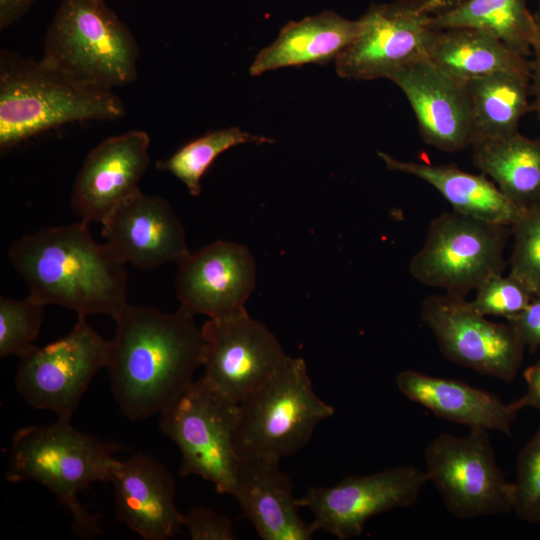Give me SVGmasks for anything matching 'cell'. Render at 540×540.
<instances>
[{"instance_id": "obj_24", "label": "cell", "mask_w": 540, "mask_h": 540, "mask_svg": "<svg viewBox=\"0 0 540 540\" xmlns=\"http://www.w3.org/2000/svg\"><path fill=\"white\" fill-rule=\"evenodd\" d=\"M427 59L463 83L497 72L530 79V61L527 57L492 35L470 28L433 30Z\"/></svg>"}, {"instance_id": "obj_39", "label": "cell", "mask_w": 540, "mask_h": 540, "mask_svg": "<svg viewBox=\"0 0 540 540\" xmlns=\"http://www.w3.org/2000/svg\"><path fill=\"white\" fill-rule=\"evenodd\" d=\"M536 13L540 15V4H539V8H538Z\"/></svg>"}, {"instance_id": "obj_38", "label": "cell", "mask_w": 540, "mask_h": 540, "mask_svg": "<svg viewBox=\"0 0 540 540\" xmlns=\"http://www.w3.org/2000/svg\"><path fill=\"white\" fill-rule=\"evenodd\" d=\"M464 0H422L421 10L428 14L434 15L446 11Z\"/></svg>"}, {"instance_id": "obj_21", "label": "cell", "mask_w": 540, "mask_h": 540, "mask_svg": "<svg viewBox=\"0 0 540 540\" xmlns=\"http://www.w3.org/2000/svg\"><path fill=\"white\" fill-rule=\"evenodd\" d=\"M400 393L437 417L471 428L511 435L519 406L456 379L436 377L407 369L396 376Z\"/></svg>"}, {"instance_id": "obj_13", "label": "cell", "mask_w": 540, "mask_h": 540, "mask_svg": "<svg viewBox=\"0 0 540 540\" xmlns=\"http://www.w3.org/2000/svg\"><path fill=\"white\" fill-rule=\"evenodd\" d=\"M422 0L372 4L358 19L360 31L335 60L341 78L367 81L389 76L427 58L433 29Z\"/></svg>"}, {"instance_id": "obj_30", "label": "cell", "mask_w": 540, "mask_h": 540, "mask_svg": "<svg viewBox=\"0 0 540 540\" xmlns=\"http://www.w3.org/2000/svg\"><path fill=\"white\" fill-rule=\"evenodd\" d=\"M509 273L540 294V201L524 208L511 226Z\"/></svg>"}, {"instance_id": "obj_18", "label": "cell", "mask_w": 540, "mask_h": 540, "mask_svg": "<svg viewBox=\"0 0 540 540\" xmlns=\"http://www.w3.org/2000/svg\"><path fill=\"white\" fill-rule=\"evenodd\" d=\"M102 235L125 263L142 270L179 263L188 250L184 226L166 199L137 192L103 221Z\"/></svg>"}, {"instance_id": "obj_26", "label": "cell", "mask_w": 540, "mask_h": 540, "mask_svg": "<svg viewBox=\"0 0 540 540\" xmlns=\"http://www.w3.org/2000/svg\"><path fill=\"white\" fill-rule=\"evenodd\" d=\"M466 89L475 141L519 132L521 119L532 111L529 78L497 72L467 81Z\"/></svg>"}, {"instance_id": "obj_3", "label": "cell", "mask_w": 540, "mask_h": 540, "mask_svg": "<svg viewBox=\"0 0 540 540\" xmlns=\"http://www.w3.org/2000/svg\"><path fill=\"white\" fill-rule=\"evenodd\" d=\"M125 114V106L113 90L84 85L42 59L1 49V155L66 124L114 121Z\"/></svg>"}, {"instance_id": "obj_4", "label": "cell", "mask_w": 540, "mask_h": 540, "mask_svg": "<svg viewBox=\"0 0 540 540\" xmlns=\"http://www.w3.org/2000/svg\"><path fill=\"white\" fill-rule=\"evenodd\" d=\"M117 443L78 430L71 420L29 425L12 437L5 474L9 482L34 481L52 492L71 514L72 532L82 539L101 534L98 516L78 496L95 482H109Z\"/></svg>"}, {"instance_id": "obj_2", "label": "cell", "mask_w": 540, "mask_h": 540, "mask_svg": "<svg viewBox=\"0 0 540 540\" xmlns=\"http://www.w3.org/2000/svg\"><path fill=\"white\" fill-rule=\"evenodd\" d=\"M8 255L28 296L45 306L114 319L127 304L126 263L108 243L96 242L88 222L25 235L11 244Z\"/></svg>"}, {"instance_id": "obj_35", "label": "cell", "mask_w": 540, "mask_h": 540, "mask_svg": "<svg viewBox=\"0 0 540 540\" xmlns=\"http://www.w3.org/2000/svg\"><path fill=\"white\" fill-rule=\"evenodd\" d=\"M535 29L531 39L530 88L532 96V111L540 120V15L534 13Z\"/></svg>"}, {"instance_id": "obj_32", "label": "cell", "mask_w": 540, "mask_h": 540, "mask_svg": "<svg viewBox=\"0 0 540 540\" xmlns=\"http://www.w3.org/2000/svg\"><path fill=\"white\" fill-rule=\"evenodd\" d=\"M513 488L512 511L523 521L540 523V426L518 454Z\"/></svg>"}, {"instance_id": "obj_1", "label": "cell", "mask_w": 540, "mask_h": 540, "mask_svg": "<svg viewBox=\"0 0 540 540\" xmlns=\"http://www.w3.org/2000/svg\"><path fill=\"white\" fill-rule=\"evenodd\" d=\"M106 370L122 414L137 422L159 414L194 380L204 339L194 314L126 304L114 318Z\"/></svg>"}, {"instance_id": "obj_23", "label": "cell", "mask_w": 540, "mask_h": 540, "mask_svg": "<svg viewBox=\"0 0 540 540\" xmlns=\"http://www.w3.org/2000/svg\"><path fill=\"white\" fill-rule=\"evenodd\" d=\"M377 154L388 170L425 181L461 214L511 227L523 211L483 173L473 174L456 164L403 161L385 152Z\"/></svg>"}, {"instance_id": "obj_15", "label": "cell", "mask_w": 540, "mask_h": 540, "mask_svg": "<svg viewBox=\"0 0 540 540\" xmlns=\"http://www.w3.org/2000/svg\"><path fill=\"white\" fill-rule=\"evenodd\" d=\"M256 267L243 245L216 241L179 263L176 293L193 314L222 319L247 312L245 302L255 288Z\"/></svg>"}, {"instance_id": "obj_7", "label": "cell", "mask_w": 540, "mask_h": 540, "mask_svg": "<svg viewBox=\"0 0 540 540\" xmlns=\"http://www.w3.org/2000/svg\"><path fill=\"white\" fill-rule=\"evenodd\" d=\"M159 426L181 453L179 475H198L232 496L240 460L236 432L240 406L202 377L160 413Z\"/></svg>"}, {"instance_id": "obj_29", "label": "cell", "mask_w": 540, "mask_h": 540, "mask_svg": "<svg viewBox=\"0 0 540 540\" xmlns=\"http://www.w3.org/2000/svg\"><path fill=\"white\" fill-rule=\"evenodd\" d=\"M45 305L27 296L22 300L0 297V356H20L38 337Z\"/></svg>"}, {"instance_id": "obj_36", "label": "cell", "mask_w": 540, "mask_h": 540, "mask_svg": "<svg viewBox=\"0 0 540 540\" xmlns=\"http://www.w3.org/2000/svg\"><path fill=\"white\" fill-rule=\"evenodd\" d=\"M526 391L515 403L520 409L533 407L540 411V359L523 372Z\"/></svg>"}, {"instance_id": "obj_20", "label": "cell", "mask_w": 540, "mask_h": 540, "mask_svg": "<svg viewBox=\"0 0 540 540\" xmlns=\"http://www.w3.org/2000/svg\"><path fill=\"white\" fill-rule=\"evenodd\" d=\"M279 460L240 455L232 496L264 540H310L315 531L299 515L289 476Z\"/></svg>"}, {"instance_id": "obj_5", "label": "cell", "mask_w": 540, "mask_h": 540, "mask_svg": "<svg viewBox=\"0 0 540 540\" xmlns=\"http://www.w3.org/2000/svg\"><path fill=\"white\" fill-rule=\"evenodd\" d=\"M138 43L105 0H61L42 60L74 80L113 90L137 78Z\"/></svg>"}, {"instance_id": "obj_11", "label": "cell", "mask_w": 540, "mask_h": 540, "mask_svg": "<svg viewBox=\"0 0 540 540\" xmlns=\"http://www.w3.org/2000/svg\"><path fill=\"white\" fill-rule=\"evenodd\" d=\"M420 318L448 360L506 383L516 377L526 348L508 322L490 321L448 293L425 298Z\"/></svg>"}, {"instance_id": "obj_17", "label": "cell", "mask_w": 540, "mask_h": 540, "mask_svg": "<svg viewBox=\"0 0 540 540\" xmlns=\"http://www.w3.org/2000/svg\"><path fill=\"white\" fill-rule=\"evenodd\" d=\"M150 137L130 130L108 137L86 156L75 179L71 205L85 222H100L140 191L139 183L150 164Z\"/></svg>"}, {"instance_id": "obj_16", "label": "cell", "mask_w": 540, "mask_h": 540, "mask_svg": "<svg viewBox=\"0 0 540 540\" xmlns=\"http://www.w3.org/2000/svg\"><path fill=\"white\" fill-rule=\"evenodd\" d=\"M406 96L423 141L445 152H458L476 139L466 83L427 58L393 72L389 78Z\"/></svg>"}, {"instance_id": "obj_31", "label": "cell", "mask_w": 540, "mask_h": 540, "mask_svg": "<svg viewBox=\"0 0 540 540\" xmlns=\"http://www.w3.org/2000/svg\"><path fill=\"white\" fill-rule=\"evenodd\" d=\"M534 293L520 279L508 273L488 278L469 301L484 316H496L507 321L519 315L532 301Z\"/></svg>"}, {"instance_id": "obj_28", "label": "cell", "mask_w": 540, "mask_h": 540, "mask_svg": "<svg viewBox=\"0 0 540 540\" xmlns=\"http://www.w3.org/2000/svg\"><path fill=\"white\" fill-rule=\"evenodd\" d=\"M273 142L268 137L251 134L235 126L218 129L186 143L170 157L157 161L155 167L174 175L192 196H198L202 176L221 153L240 144Z\"/></svg>"}, {"instance_id": "obj_6", "label": "cell", "mask_w": 540, "mask_h": 540, "mask_svg": "<svg viewBox=\"0 0 540 540\" xmlns=\"http://www.w3.org/2000/svg\"><path fill=\"white\" fill-rule=\"evenodd\" d=\"M239 406L236 432L239 456L279 461L302 449L318 424L334 414L333 406L315 394L305 361L290 356Z\"/></svg>"}, {"instance_id": "obj_8", "label": "cell", "mask_w": 540, "mask_h": 540, "mask_svg": "<svg viewBox=\"0 0 540 540\" xmlns=\"http://www.w3.org/2000/svg\"><path fill=\"white\" fill-rule=\"evenodd\" d=\"M511 227L461 214L443 212L429 223L409 271L420 283L466 297L488 278L503 274Z\"/></svg>"}, {"instance_id": "obj_19", "label": "cell", "mask_w": 540, "mask_h": 540, "mask_svg": "<svg viewBox=\"0 0 540 540\" xmlns=\"http://www.w3.org/2000/svg\"><path fill=\"white\" fill-rule=\"evenodd\" d=\"M116 515L145 540H167L183 527L175 503L176 487L168 469L153 456L137 453L112 465Z\"/></svg>"}, {"instance_id": "obj_34", "label": "cell", "mask_w": 540, "mask_h": 540, "mask_svg": "<svg viewBox=\"0 0 540 540\" xmlns=\"http://www.w3.org/2000/svg\"><path fill=\"white\" fill-rule=\"evenodd\" d=\"M516 331L525 348L535 351L540 347V294L516 317L507 321Z\"/></svg>"}, {"instance_id": "obj_14", "label": "cell", "mask_w": 540, "mask_h": 540, "mask_svg": "<svg viewBox=\"0 0 540 540\" xmlns=\"http://www.w3.org/2000/svg\"><path fill=\"white\" fill-rule=\"evenodd\" d=\"M201 333L202 378L237 404L261 388L288 358L272 332L247 312L209 319Z\"/></svg>"}, {"instance_id": "obj_10", "label": "cell", "mask_w": 540, "mask_h": 540, "mask_svg": "<svg viewBox=\"0 0 540 540\" xmlns=\"http://www.w3.org/2000/svg\"><path fill=\"white\" fill-rule=\"evenodd\" d=\"M108 350L109 341L78 316L68 334L19 356L17 391L33 408L71 420L93 377L106 368Z\"/></svg>"}, {"instance_id": "obj_33", "label": "cell", "mask_w": 540, "mask_h": 540, "mask_svg": "<svg viewBox=\"0 0 540 540\" xmlns=\"http://www.w3.org/2000/svg\"><path fill=\"white\" fill-rule=\"evenodd\" d=\"M183 527H186L192 540H235L232 521L209 507L199 506L183 514Z\"/></svg>"}, {"instance_id": "obj_27", "label": "cell", "mask_w": 540, "mask_h": 540, "mask_svg": "<svg viewBox=\"0 0 540 540\" xmlns=\"http://www.w3.org/2000/svg\"><path fill=\"white\" fill-rule=\"evenodd\" d=\"M433 30L470 28L492 35L517 53L530 57L535 18L527 0H464L429 17Z\"/></svg>"}, {"instance_id": "obj_37", "label": "cell", "mask_w": 540, "mask_h": 540, "mask_svg": "<svg viewBox=\"0 0 540 540\" xmlns=\"http://www.w3.org/2000/svg\"><path fill=\"white\" fill-rule=\"evenodd\" d=\"M35 0H0V29L4 30L20 20Z\"/></svg>"}, {"instance_id": "obj_12", "label": "cell", "mask_w": 540, "mask_h": 540, "mask_svg": "<svg viewBox=\"0 0 540 540\" xmlns=\"http://www.w3.org/2000/svg\"><path fill=\"white\" fill-rule=\"evenodd\" d=\"M428 482L425 471L397 465L364 476H348L329 487H309L297 498L299 507L313 515L312 529L339 540L362 534L373 516L414 504Z\"/></svg>"}, {"instance_id": "obj_22", "label": "cell", "mask_w": 540, "mask_h": 540, "mask_svg": "<svg viewBox=\"0 0 540 540\" xmlns=\"http://www.w3.org/2000/svg\"><path fill=\"white\" fill-rule=\"evenodd\" d=\"M359 31V20L347 19L334 11L290 21L277 38L255 56L249 73L258 76L283 67L326 65L338 58Z\"/></svg>"}, {"instance_id": "obj_9", "label": "cell", "mask_w": 540, "mask_h": 540, "mask_svg": "<svg viewBox=\"0 0 540 540\" xmlns=\"http://www.w3.org/2000/svg\"><path fill=\"white\" fill-rule=\"evenodd\" d=\"M428 481L446 509L461 520L512 511L513 482L496 462L488 430L471 428L466 436L438 434L425 448Z\"/></svg>"}, {"instance_id": "obj_25", "label": "cell", "mask_w": 540, "mask_h": 540, "mask_svg": "<svg viewBox=\"0 0 540 540\" xmlns=\"http://www.w3.org/2000/svg\"><path fill=\"white\" fill-rule=\"evenodd\" d=\"M472 162L514 204L524 209L540 201V138L520 132L476 140Z\"/></svg>"}]
</instances>
